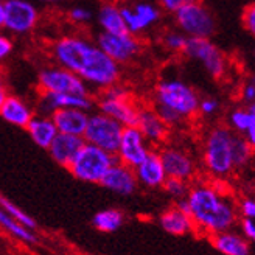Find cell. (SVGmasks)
Wrapping results in <instances>:
<instances>
[{
    "instance_id": "277c9868",
    "label": "cell",
    "mask_w": 255,
    "mask_h": 255,
    "mask_svg": "<svg viewBox=\"0 0 255 255\" xmlns=\"http://www.w3.org/2000/svg\"><path fill=\"white\" fill-rule=\"evenodd\" d=\"M235 132H232L227 126H215L207 132L204 140L202 159L207 171L224 179L235 171L232 160V140Z\"/></svg>"
},
{
    "instance_id": "3957f363",
    "label": "cell",
    "mask_w": 255,
    "mask_h": 255,
    "mask_svg": "<svg viewBox=\"0 0 255 255\" xmlns=\"http://www.w3.org/2000/svg\"><path fill=\"white\" fill-rule=\"evenodd\" d=\"M199 101L201 98L195 89L179 78L162 80L154 91V108L170 111L182 122L196 116Z\"/></svg>"
},
{
    "instance_id": "ee69618b",
    "label": "cell",
    "mask_w": 255,
    "mask_h": 255,
    "mask_svg": "<svg viewBox=\"0 0 255 255\" xmlns=\"http://www.w3.org/2000/svg\"><path fill=\"white\" fill-rule=\"evenodd\" d=\"M41 3H58L61 2V0H39Z\"/></svg>"
},
{
    "instance_id": "74e56055",
    "label": "cell",
    "mask_w": 255,
    "mask_h": 255,
    "mask_svg": "<svg viewBox=\"0 0 255 255\" xmlns=\"http://www.w3.org/2000/svg\"><path fill=\"white\" fill-rule=\"evenodd\" d=\"M190 2H195V0H156V5L167 12H174Z\"/></svg>"
},
{
    "instance_id": "f546056e",
    "label": "cell",
    "mask_w": 255,
    "mask_h": 255,
    "mask_svg": "<svg viewBox=\"0 0 255 255\" xmlns=\"http://www.w3.org/2000/svg\"><path fill=\"white\" fill-rule=\"evenodd\" d=\"M252 156H254V146L243 135L235 134L232 140V160H234L235 170L246 167L251 162Z\"/></svg>"
},
{
    "instance_id": "d590c367",
    "label": "cell",
    "mask_w": 255,
    "mask_h": 255,
    "mask_svg": "<svg viewBox=\"0 0 255 255\" xmlns=\"http://www.w3.org/2000/svg\"><path fill=\"white\" fill-rule=\"evenodd\" d=\"M241 20H243L245 28L251 34H255V5L254 3H249L243 9V16H241Z\"/></svg>"
},
{
    "instance_id": "8992f818",
    "label": "cell",
    "mask_w": 255,
    "mask_h": 255,
    "mask_svg": "<svg viewBox=\"0 0 255 255\" xmlns=\"http://www.w3.org/2000/svg\"><path fill=\"white\" fill-rule=\"evenodd\" d=\"M174 14L176 28L187 37H204L210 39L216 31V20L213 12L201 0H195L181 6Z\"/></svg>"
},
{
    "instance_id": "8fae6325",
    "label": "cell",
    "mask_w": 255,
    "mask_h": 255,
    "mask_svg": "<svg viewBox=\"0 0 255 255\" xmlns=\"http://www.w3.org/2000/svg\"><path fill=\"white\" fill-rule=\"evenodd\" d=\"M3 8V28L11 34H28L39 22V9L30 0H5Z\"/></svg>"
},
{
    "instance_id": "7bdbcfd3",
    "label": "cell",
    "mask_w": 255,
    "mask_h": 255,
    "mask_svg": "<svg viewBox=\"0 0 255 255\" xmlns=\"http://www.w3.org/2000/svg\"><path fill=\"white\" fill-rule=\"evenodd\" d=\"M5 0H0V30L3 28V14H5V8H3Z\"/></svg>"
},
{
    "instance_id": "83f0119b",
    "label": "cell",
    "mask_w": 255,
    "mask_h": 255,
    "mask_svg": "<svg viewBox=\"0 0 255 255\" xmlns=\"http://www.w3.org/2000/svg\"><path fill=\"white\" fill-rule=\"evenodd\" d=\"M0 227L25 245H36L37 243V237H36L34 231L22 226L19 221L12 220L11 216L6 215L2 209H0Z\"/></svg>"
},
{
    "instance_id": "cb8c5ba5",
    "label": "cell",
    "mask_w": 255,
    "mask_h": 255,
    "mask_svg": "<svg viewBox=\"0 0 255 255\" xmlns=\"http://www.w3.org/2000/svg\"><path fill=\"white\" fill-rule=\"evenodd\" d=\"M212 246L223 255H251V243L238 232L226 231L210 237Z\"/></svg>"
},
{
    "instance_id": "ba28073f",
    "label": "cell",
    "mask_w": 255,
    "mask_h": 255,
    "mask_svg": "<svg viewBox=\"0 0 255 255\" xmlns=\"http://www.w3.org/2000/svg\"><path fill=\"white\" fill-rule=\"evenodd\" d=\"M123 132V126L114 119L105 116L101 112L89 114V120L83 134L84 143L94 145L111 154H116L120 137Z\"/></svg>"
},
{
    "instance_id": "60d3db41",
    "label": "cell",
    "mask_w": 255,
    "mask_h": 255,
    "mask_svg": "<svg viewBox=\"0 0 255 255\" xmlns=\"http://www.w3.org/2000/svg\"><path fill=\"white\" fill-rule=\"evenodd\" d=\"M241 97H243V100L248 105H254V100H255V81H254V78L248 80L243 84V89H241Z\"/></svg>"
},
{
    "instance_id": "2e32d148",
    "label": "cell",
    "mask_w": 255,
    "mask_h": 255,
    "mask_svg": "<svg viewBox=\"0 0 255 255\" xmlns=\"http://www.w3.org/2000/svg\"><path fill=\"white\" fill-rule=\"evenodd\" d=\"M37 108L44 116H50L58 109H81L89 112L94 108V100L91 95H72V94H53L41 92L37 98Z\"/></svg>"
},
{
    "instance_id": "ac0fdd59",
    "label": "cell",
    "mask_w": 255,
    "mask_h": 255,
    "mask_svg": "<svg viewBox=\"0 0 255 255\" xmlns=\"http://www.w3.org/2000/svg\"><path fill=\"white\" fill-rule=\"evenodd\" d=\"M135 126L149 145L165 143L170 134V128L162 122L154 108H140Z\"/></svg>"
},
{
    "instance_id": "4dcf8cb0",
    "label": "cell",
    "mask_w": 255,
    "mask_h": 255,
    "mask_svg": "<svg viewBox=\"0 0 255 255\" xmlns=\"http://www.w3.org/2000/svg\"><path fill=\"white\" fill-rule=\"evenodd\" d=\"M0 209H2L6 215H9L12 220L19 221L22 226L31 229V231H34V229H36L37 224H36V221L31 218V216L28 213H25L22 209H19L14 202H11L9 199H6L3 196H0Z\"/></svg>"
},
{
    "instance_id": "7c38bea8",
    "label": "cell",
    "mask_w": 255,
    "mask_h": 255,
    "mask_svg": "<svg viewBox=\"0 0 255 255\" xmlns=\"http://www.w3.org/2000/svg\"><path fill=\"white\" fill-rule=\"evenodd\" d=\"M95 42L119 66L131 62L142 53V41L131 33H125V34L100 33Z\"/></svg>"
},
{
    "instance_id": "5b68a950",
    "label": "cell",
    "mask_w": 255,
    "mask_h": 255,
    "mask_svg": "<svg viewBox=\"0 0 255 255\" xmlns=\"http://www.w3.org/2000/svg\"><path fill=\"white\" fill-rule=\"evenodd\" d=\"M116 162V154H111V152H106L94 145L84 143L69 165V171L78 181L100 184L106 171Z\"/></svg>"
},
{
    "instance_id": "8d00e7d4",
    "label": "cell",
    "mask_w": 255,
    "mask_h": 255,
    "mask_svg": "<svg viewBox=\"0 0 255 255\" xmlns=\"http://www.w3.org/2000/svg\"><path fill=\"white\" fill-rule=\"evenodd\" d=\"M12 52H14V42L8 34L0 31V62L11 56Z\"/></svg>"
},
{
    "instance_id": "836d02e7",
    "label": "cell",
    "mask_w": 255,
    "mask_h": 255,
    "mask_svg": "<svg viewBox=\"0 0 255 255\" xmlns=\"http://www.w3.org/2000/svg\"><path fill=\"white\" fill-rule=\"evenodd\" d=\"M92 16H94L92 9L87 6H83V5H75L67 11L69 20L75 25H84L87 22H91Z\"/></svg>"
},
{
    "instance_id": "30bf717a",
    "label": "cell",
    "mask_w": 255,
    "mask_h": 255,
    "mask_svg": "<svg viewBox=\"0 0 255 255\" xmlns=\"http://www.w3.org/2000/svg\"><path fill=\"white\" fill-rule=\"evenodd\" d=\"M37 87L41 92L91 95L89 86L78 76L61 66H47L37 73Z\"/></svg>"
},
{
    "instance_id": "7a4b0ae2",
    "label": "cell",
    "mask_w": 255,
    "mask_h": 255,
    "mask_svg": "<svg viewBox=\"0 0 255 255\" xmlns=\"http://www.w3.org/2000/svg\"><path fill=\"white\" fill-rule=\"evenodd\" d=\"M185 202L195 231L207 237L232 231L238 223L235 201L216 184L198 182L191 185Z\"/></svg>"
},
{
    "instance_id": "d6986e66",
    "label": "cell",
    "mask_w": 255,
    "mask_h": 255,
    "mask_svg": "<svg viewBox=\"0 0 255 255\" xmlns=\"http://www.w3.org/2000/svg\"><path fill=\"white\" fill-rule=\"evenodd\" d=\"M137 182L148 188H162L163 182L167 181L163 165L159 157V151L151 149L148 156L134 168Z\"/></svg>"
},
{
    "instance_id": "9a60e30c",
    "label": "cell",
    "mask_w": 255,
    "mask_h": 255,
    "mask_svg": "<svg viewBox=\"0 0 255 255\" xmlns=\"http://www.w3.org/2000/svg\"><path fill=\"white\" fill-rule=\"evenodd\" d=\"M159 157L167 177H176L187 182L195 177L196 165L187 151L176 146H165L159 151Z\"/></svg>"
},
{
    "instance_id": "e575fe53",
    "label": "cell",
    "mask_w": 255,
    "mask_h": 255,
    "mask_svg": "<svg viewBox=\"0 0 255 255\" xmlns=\"http://www.w3.org/2000/svg\"><path fill=\"white\" fill-rule=\"evenodd\" d=\"M220 109V103L216 98H204L199 101V109H198V114H202V116L206 117H210L213 114H216Z\"/></svg>"
},
{
    "instance_id": "f1b7e54d",
    "label": "cell",
    "mask_w": 255,
    "mask_h": 255,
    "mask_svg": "<svg viewBox=\"0 0 255 255\" xmlns=\"http://www.w3.org/2000/svg\"><path fill=\"white\" fill-rule=\"evenodd\" d=\"M123 223H125V215L119 209L101 210L92 218L94 227L97 231H101L105 234H112V232L119 231V229L123 226Z\"/></svg>"
},
{
    "instance_id": "4316f807",
    "label": "cell",
    "mask_w": 255,
    "mask_h": 255,
    "mask_svg": "<svg viewBox=\"0 0 255 255\" xmlns=\"http://www.w3.org/2000/svg\"><path fill=\"white\" fill-rule=\"evenodd\" d=\"M97 22L101 28V33L109 34H125L128 33L125 20L122 17L120 6L116 3H103L97 12Z\"/></svg>"
},
{
    "instance_id": "6da1fadb",
    "label": "cell",
    "mask_w": 255,
    "mask_h": 255,
    "mask_svg": "<svg viewBox=\"0 0 255 255\" xmlns=\"http://www.w3.org/2000/svg\"><path fill=\"white\" fill-rule=\"evenodd\" d=\"M50 55L58 66L67 69L87 86L100 91L119 84L120 66L95 41L80 34H64L50 45Z\"/></svg>"
},
{
    "instance_id": "5bb4252c",
    "label": "cell",
    "mask_w": 255,
    "mask_h": 255,
    "mask_svg": "<svg viewBox=\"0 0 255 255\" xmlns=\"http://www.w3.org/2000/svg\"><path fill=\"white\" fill-rule=\"evenodd\" d=\"M149 151H151V145L145 140L142 132L137 129V126L123 128L120 143L116 152L117 162L134 170L148 156Z\"/></svg>"
},
{
    "instance_id": "e0dca14e",
    "label": "cell",
    "mask_w": 255,
    "mask_h": 255,
    "mask_svg": "<svg viewBox=\"0 0 255 255\" xmlns=\"http://www.w3.org/2000/svg\"><path fill=\"white\" fill-rule=\"evenodd\" d=\"M100 184L120 196L134 195L138 187L134 170L126 167V165H123L120 162H116L112 165V167L106 171L105 177L101 179Z\"/></svg>"
},
{
    "instance_id": "7402d4cb",
    "label": "cell",
    "mask_w": 255,
    "mask_h": 255,
    "mask_svg": "<svg viewBox=\"0 0 255 255\" xmlns=\"http://www.w3.org/2000/svg\"><path fill=\"white\" fill-rule=\"evenodd\" d=\"M34 116V109L17 95H8L5 103L0 108V117H2V120L16 128H22V129L28 126Z\"/></svg>"
},
{
    "instance_id": "d6a6232c",
    "label": "cell",
    "mask_w": 255,
    "mask_h": 255,
    "mask_svg": "<svg viewBox=\"0 0 255 255\" xmlns=\"http://www.w3.org/2000/svg\"><path fill=\"white\" fill-rule=\"evenodd\" d=\"M162 188L165 190V193L168 196H171L176 201H181L187 196L188 193V182L182 181V179H176V177H167V181L163 182Z\"/></svg>"
},
{
    "instance_id": "1f68e13d",
    "label": "cell",
    "mask_w": 255,
    "mask_h": 255,
    "mask_svg": "<svg viewBox=\"0 0 255 255\" xmlns=\"http://www.w3.org/2000/svg\"><path fill=\"white\" fill-rule=\"evenodd\" d=\"M187 39L188 37L177 28L167 30L162 34V45L165 47V50H168L171 53H184Z\"/></svg>"
},
{
    "instance_id": "ab89813d",
    "label": "cell",
    "mask_w": 255,
    "mask_h": 255,
    "mask_svg": "<svg viewBox=\"0 0 255 255\" xmlns=\"http://www.w3.org/2000/svg\"><path fill=\"white\" fill-rule=\"evenodd\" d=\"M240 234L243 235L249 243L255 240V223L254 218H243L240 221Z\"/></svg>"
},
{
    "instance_id": "d4e9b609",
    "label": "cell",
    "mask_w": 255,
    "mask_h": 255,
    "mask_svg": "<svg viewBox=\"0 0 255 255\" xmlns=\"http://www.w3.org/2000/svg\"><path fill=\"white\" fill-rule=\"evenodd\" d=\"M159 224L167 234L176 235V237L187 235L195 231V226L190 218V215L182 212L181 209H177L176 206L165 210L159 216Z\"/></svg>"
},
{
    "instance_id": "44dd1931",
    "label": "cell",
    "mask_w": 255,
    "mask_h": 255,
    "mask_svg": "<svg viewBox=\"0 0 255 255\" xmlns=\"http://www.w3.org/2000/svg\"><path fill=\"white\" fill-rule=\"evenodd\" d=\"M83 145H84L83 137L58 132L56 137L53 138V142L47 148V151L56 163H59L61 167L69 168V165L72 163L73 157L76 156V152L80 151Z\"/></svg>"
},
{
    "instance_id": "9c48e42d",
    "label": "cell",
    "mask_w": 255,
    "mask_h": 255,
    "mask_svg": "<svg viewBox=\"0 0 255 255\" xmlns=\"http://www.w3.org/2000/svg\"><path fill=\"white\" fill-rule=\"evenodd\" d=\"M184 55L198 61L213 80H223L227 73V56L223 50L210 39L188 37Z\"/></svg>"
},
{
    "instance_id": "b9f144b4",
    "label": "cell",
    "mask_w": 255,
    "mask_h": 255,
    "mask_svg": "<svg viewBox=\"0 0 255 255\" xmlns=\"http://www.w3.org/2000/svg\"><path fill=\"white\" fill-rule=\"evenodd\" d=\"M9 92H8V86H6V81H5V76L3 73L0 72V108L5 103V100L8 98Z\"/></svg>"
},
{
    "instance_id": "f35d334b",
    "label": "cell",
    "mask_w": 255,
    "mask_h": 255,
    "mask_svg": "<svg viewBox=\"0 0 255 255\" xmlns=\"http://www.w3.org/2000/svg\"><path fill=\"white\" fill-rule=\"evenodd\" d=\"M237 210L243 218H255V201L251 198L241 199L240 206H237Z\"/></svg>"
},
{
    "instance_id": "603a6c76",
    "label": "cell",
    "mask_w": 255,
    "mask_h": 255,
    "mask_svg": "<svg viewBox=\"0 0 255 255\" xmlns=\"http://www.w3.org/2000/svg\"><path fill=\"white\" fill-rule=\"evenodd\" d=\"M229 125L232 132L243 135L248 142L255 145V106L248 105L246 108H235L229 114Z\"/></svg>"
},
{
    "instance_id": "ffe728a7",
    "label": "cell",
    "mask_w": 255,
    "mask_h": 255,
    "mask_svg": "<svg viewBox=\"0 0 255 255\" xmlns=\"http://www.w3.org/2000/svg\"><path fill=\"white\" fill-rule=\"evenodd\" d=\"M58 132L83 137L89 120V112L81 109H58L50 114Z\"/></svg>"
},
{
    "instance_id": "484cf974",
    "label": "cell",
    "mask_w": 255,
    "mask_h": 255,
    "mask_svg": "<svg viewBox=\"0 0 255 255\" xmlns=\"http://www.w3.org/2000/svg\"><path fill=\"white\" fill-rule=\"evenodd\" d=\"M25 129H27V132L31 137L33 142L39 148H44V149H47L50 146V143L53 142V138L58 134V129H56L52 117L44 116V114L34 116Z\"/></svg>"
},
{
    "instance_id": "4fadbf2b",
    "label": "cell",
    "mask_w": 255,
    "mask_h": 255,
    "mask_svg": "<svg viewBox=\"0 0 255 255\" xmlns=\"http://www.w3.org/2000/svg\"><path fill=\"white\" fill-rule=\"evenodd\" d=\"M120 12L128 33L134 36L152 28L162 17V9L154 2H145V0L134 3L132 6L122 5Z\"/></svg>"
},
{
    "instance_id": "52a82bcc",
    "label": "cell",
    "mask_w": 255,
    "mask_h": 255,
    "mask_svg": "<svg viewBox=\"0 0 255 255\" xmlns=\"http://www.w3.org/2000/svg\"><path fill=\"white\" fill-rule=\"evenodd\" d=\"M140 106L134 101L129 91L119 84H114L101 91L98 98V112L119 122L123 128L135 126Z\"/></svg>"
}]
</instances>
